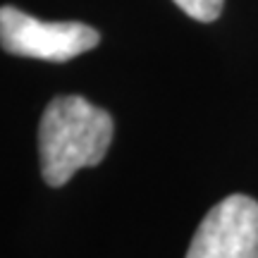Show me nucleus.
I'll list each match as a JSON object with an SVG mask.
<instances>
[{"label":"nucleus","instance_id":"20e7f679","mask_svg":"<svg viewBox=\"0 0 258 258\" xmlns=\"http://www.w3.org/2000/svg\"><path fill=\"white\" fill-rule=\"evenodd\" d=\"M175 3L189 17L199 19V22H215L225 5V0H175Z\"/></svg>","mask_w":258,"mask_h":258},{"label":"nucleus","instance_id":"7ed1b4c3","mask_svg":"<svg viewBox=\"0 0 258 258\" xmlns=\"http://www.w3.org/2000/svg\"><path fill=\"white\" fill-rule=\"evenodd\" d=\"M186 258H258V201L232 194L213 206L194 234Z\"/></svg>","mask_w":258,"mask_h":258},{"label":"nucleus","instance_id":"f257e3e1","mask_svg":"<svg viewBox=\"0 0 258 258\" xmlns=\"http://www.w3.org/2000/svg\"><path fill=\"white\" fill-rule=\"evenodd\" d=\"M110 112L82 96H57L38 124V153L46 184L62 186L82 167H96L112 141Z\"/></svg>","mask_w":258,"mask_h":258},{"label":"nucleus","instance_id":"f03ea898","mask_svg":"<svg viewBox=\"0 0 258 258\" xmlns=\"http://www.w3.org/2000/svg\"><path fill=\"white\" fill-rule=\"evenodd\" d=\"M101 34L82 22H43L17 8H0V46L19 57L67 62L98 46Z\"/></svg>","mask_w":258,"mask_h":258}]
</instances>
